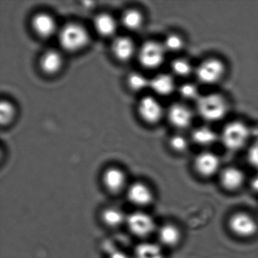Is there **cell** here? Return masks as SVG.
Returning a JSON list of instances; mask_svg holds the SVG:
<instances>
[{
	"instance_id": "31",
	"label": "cell",
	"mask_w": 258,
	"mask_h": 258,
	"mask_svg": "<svg viewBox=\"0 0 258 258\" xmlns=\"http://www.w3.org/2000/svg\"><path fill=\"white\" fill-rule=\"evenodd\" d=\"M108 258H131L126 253L121 251H114L110 253Z\"/></svg>"
},
{
	"instance_id": "32",
	"label": "cell",
	"mask_w": 258,
	"mask_h": 258,
	"mask_svg": "<svg viewBox=\"0 0 258 258\" xmlns=\"http://www.w3.org/2000/svg\"><path fill=\"white\" fill-rule=\"evenodd\" d=\"M250 186L253 191L258 192V175L255 176L250 181Z\"/></svg>"
},
{
	"instance_id": "22",
	"label": "cell",
	"mask_w": 258,
	"mask_h": 258,
	"mask_svg": "<svg viewBox=\"0 0 258 258\" xmlns=\"http://www.w3.org/2000/svg\"><path fill=\"white\" fill-rule=\"evenodd\" d=\"M135 258H164L161 247L155 243L144 242L135 250Z\"/></svg>"
},
{
	"instance_id": "5",
	"label": "cell",
	"mask_w": 258,
	"mask_h": 258,
	"mask_svg": "<svg viewBox=\"0 0 258 258\" xmlns=\"http://www.w3.org/2000/svg\"><path fill=\"white\" fill-rule=\"evenodd\" d=\"M166 49L164 45L155 41L145 43L139 54L140 63L147 69L159 67L165 57Z\"/></svg>"
},
{
	"instance_id": "2",
	"label": "cell",
	"mask_w": 258,
	"mask_h": 258,
	"mask_svg": "<svg viewBox=\"0 0 258 258\" xmlns=\"http://www.w3.org/2000/svg\"><path fill=\"white\" fill-rule=\"evenodd\" d=\"M88 40L87 31L78 24H68L60 31V45L69 52L82 49L87 44Z\"/></svg>"
},
{
	"instance_id": "16",
	"label": "cell",
	"mask_w": 258,
	"mask_h": 258,
	"mask_svg": "<svg viewBox=\"0 0 258 258\" xmlns=\"http://www.w3.org/2000/svg\"><path fill=\"white\" fill-rule=\"evenodd\" d=\"M158 236L160 242L164 246L174 247L180 241L181 232L176 226L167 223L159 228Z\"/></svg>"
},
{
	"instance_id": "21",
	"label": "cell",
	"mask_w": 258,
	"mask_h": 258,
	"mask_svg": "<svg viewBox=\"0 0 258 258\" xmlns=\"http://www.w3.org/2000/svg\"><path fill=\"white\" fill-rule=\"evenodd\" d=\"M102 220L105 226L117 228L126 221V217L124 213L119 208H108L102 213Z\"/></svg>"
},
{
	"instance_id": "23",
	"label": "cell",
	"mask_w": 258,
	"mask_h": 258,
	"mask_svg": "<svg viewBox=\"0 0 258 258\" xmlns=\"http://www.w3.org/2000/svg\"><path fill=\"white\" fill-rule=\"evenodd\" d=\"M123 26L131 31L139 29L143 23V16L136 10H128L122 16Z\"/></svg>"
},
{
	"instance_id": "15",
	"label": "cell",
	"mask_w": 258,
	"mask_h": 258,
	"mask_svg": "<svg viewBox=\"0 0 258 258\" xmlns=\"http://www.w3.org/2000/svg\"><path fill=\"white\" fill-rule=\"evenodd\" d=\"M135 50L134 43L126 37H119L112 43V51L114 56L120 61H127L133 56Z\"/></svg>"
},
{
	"instance_id": "7",
	"label": "cell",
	"mask_w": 258,
	"mask_h": 258,
	"mask_svg": "<svg viewBox=\"0 0 258 258\" xmlns=\"http://www.w3.org/2000/svg\"><path fill=\"white\" fill-rule=\"evenodd\" d=\"M229 226L235 235L243 238L251 237L257 232V223L245 213H237L229 219Z\"/></svg>"
},
{
	"instance_id": "26",
	"label": "cell",
	"mask_w": 258,
	"mask_h": 258,
	"mask_svg": "<svg viewBox=\"0 0 258 258\" xmlns=\"http://www.w3.org/2000/svg\"><path fill=\"white\" fill-rule=\"evenodd\" d=\"M179 93L182 99H186V100L196 101L200 97L199 96V89L191 83H185L182 84L179 88Z\"/></svg>"
},
{
	"instance_id": "30",
	"label": "cell",
	"mask_w": 258,
	"mask_h": 258,
	"mask_svg": "<svg viewBox=\"0 0 258 258\" xmlns=\"http://www.w3.org/2000/svg\"><path fill=\"white\" fill-rule=\"evenodd\" d=\"M247 160L250 165L258 170V142L253 143L249 149Z\"/></svg>"
},
{
	"instance_id": "1",
	"label": "cell",
	"mask_w": 258,
	"mask_h": 258,
	"mask_svg": "<svg viewBox=\"0 0 258 258\" xmlns=\"http://www.w3.org/2000/svg\"><path fill=\"white\" fill-rule=\"evenodd\" d=\"M199 115L209 122L223 119L227 111V104L223 96L218 94H208L200 96L196 103Z\"/></svg>"
},
{
	"instance_id": "14",
	"label": "cell",
	"mask_w": 258,
	"mask_h": 258,
	"mask_svg": "<svg viewBox=\"0 0 258 258\" xmlns=\"http://www.w3.org/2000/svg\"><path fill=\"white\" fill-rule=\"evenodd\" d=\"M33 28L41 37L47 38L53 35L56 30V24L54 19L47 14H39L33 19Z\"/></svg>"
},
{
	"instance_id": "28",
	"label": "cell",
	"mask_w": 258,
	"mask_h": 258,
	"mask_svg": "<svg viewBox=\"0 0 258 258\" xmlns=\"http://www.w3.org/2000/svg\"><path fill=\"white\" fill-rule=\"evenodd\" d=\"M15 109L10 102L3 101L0 104V121L2 124H7L14 117Z\"/></svg>"
},
{
	"instance_id": "11",
	"label": "cell",
	"mask_w": 258,
	"mask_h": 258,
	"mask_svg": "<svg viewBox=\"0 0 258 258\" xmlns=\"http://www.w3.org/2000/svg\"><path fill=\"white\" fill-rule=\"evenodd\" d=\"M170 123L178 129H185L192 123L193 114L191 110L182 104H174L167 112Z\"/></svg>"
},
{
	"instance_id": "27",
	"label": "cell",
	"mask_w": 258,
	"mask_h": 258,
	"mask_svg": "<svg viewBox=\"0 0 258 258\" xmlns=\"http://www.w3.org/2000/svg\"><path fill=\"white\" fill-rule=\"evenodd\" d=\"M166 51L170 52H178L181 50L184 46L183 39L177 34H170L166 37L164 43H163Z\"/></svg>"
},
{
	"instance_id": "25",
	"label": "cell",
	"mask_w": 258,
	"mask_h": 258,
	"mask_svg": "<svg viewBox=\"0 0 258 258\" xmlns=\"http://www.w3.org/2000/svg\"><path fill=\"white\" fill-rule=\"evenodd\" d=\"M128 84L132 90L139 91L150 86V81L140 73H133L128 78Z\"/></svg>"
},
{
	"instance_id": "17",
	"label": "cell",
	"mask_w": 258,
	"mask_h": 258,
	"mask_svg": "<svg viewBox=\"0 0 258 258\" xmlns=\"http://www.w3.org/2000/svg\"><path fill=\"white\" fill-rule=\"evenodd\" d=\"M151 88L161 96H168L175 89V82L173 78L166 74H161L150 81Z\"/></svg>"
},
{
	"instance_id": "24",
	"label": "cell",
	"mask_w": 258,
	"mask_h": 258,
	"mask_svg": "<svg viewBox=\"0 0 258 258\" xmlns=\"http://www.w3.org/2000/svg\"><path fill=\"white\" fill-rule=\"evenodd\" d=\"M171 69L176 76L185 78L191 75L192 72V66L185 58H176L171 63Z\"/></svg>"
},
{
	"instance_id": "4",
	"label": "cell",
	"mask_w": 258,
	"mask_h": 258,
	"mask_svg": "<svg viewBox=\"0 0 258 258\" xmlns=\"http://www.w3.org/2000/svg\"><path fill=\"white\" fill-rule=\"evenodd\" d=\"M224 73V64L217 58L205 60L199 64L196 70L197 79L205 85L217 84L223 78Z\"/></svg>"
},
{
	"instance_id": "20",
	"label": "cell",
	"mask_w": 258,
	"mask_h": 258,
	"mask_svg": "<svg viewBox=\"0 0 258 258\" xmlns=\"http://www.w3.org/2000/svg\"><path fill=\"white\" fill-rule=\"evenodd\" d=\"M191 140L199 146H211L217 140V134L208 126H199L191 134Z\"/></svg>"
},
{
	"instance_id": "13",
	"label": "cell",
	"mask_w": 258,
	"mask_h": 258,
	"mask_svg": "<svg viewBox=\"0 0 258 258\" xmlns=\"http://www.w3.org/2000/svg\"><path fill=\"white\" fill-rule=\"evenodd\" d=\"M244 173L236 167H227L222 172L220 182L223 188L229 191L238 189L244 182Z\"/></svg>"
},
{
	"instance_id": "12",
	"label": "cell",
	"mask_w": 258,
	"mask_h": 258,
	"mask_svg": "<svg viewBox=\"0 0 258 258\" xmlns=\"http://www.w3.org/2000/svg\"><path fill=\"white\" fill-rule=\"evenodd\" d=\"M126 176L120 169L110 167L104 172L102 182L104 186L111 193H118L124 188Z\"/></svg>"
},
{
	"instance_id": "9",
	"label": "cell",
	"mask_w": 258,
	"mask_h": 258,
	"mask_svg": "<svg viewBox=\"0 0 258 258\" xmlns=\"http://www.w3.org/2000/svg\"><path fill=\"white\" fill-rule=\"evenodd\" d=\"M139 113L148 123L158 122L163 115V108L160 102L152 96H146L139 102Z\"/></svg>"
},
{
	"instance_id": "10",
	"label": "cell",
	"mask_w": 258,
	"mask_h": 258,
	"mask_svg": "<svg viewBox=\"0 0 258 258\" xmlns=\"http://www.w3.org/2000/svg\"><path fill=\"white\" fill-rule=\"evenodd\" d=\"M219 157L212 152H202L195 160V168L201 176L210 177L217 173L220 167Z\"/></svg>"
},
{
	"instance_id": "18",
	"label": "cell",
	"mask_w": 258,
	"mask_h": 258,
	"mask_svg": "<svg viewBox=\"0 0 258 258\" xmlns=\"http://www.w3.org/2000/svg\"><path fill=\"white\" fill-rule=\"evenodd\" d=\"M62 66L61 55L56 51L49 50L43 54L40 60V67L46 74L53 75L56 73Z\"/></svg>"
},
{
	"instance_id": "3",
	"label": "cell",
	"mask_w": 258,
	"mask_h": 258,
	"mask_svg": "<svg viewBox=\"0 0 258 258\" xmlns=\"http://www.w3.org/2000/svg\"><path fill=\"white\" fill-rule=\"evenodd\" d=\"M249 130L244 123L239 121L231 122L223 128L221 141L223 146L230 151L241 149L248 140Z\"/></svg>"
},
{
	"instance_id": "19",
	"label": "cell",
	"mask_w": 258,
	"mask_h": 258,
	"mask_svg": "<svg viewBox=\"0 0 258 258\" xmlns=\"http://www.w3.org/2000/svg\"><path fill=\"white\" fill-rule=\"evenodd\" d=\"M94 26L96 31L103 37H110L116 31L115 21L108 14H101L95 19Z\"/></svg>"
},
{
	"instance_id": "6",
	"label": "cell",
	"mask_w": 258,
	"mask_h": 258,
	"mask_svg": "<svg viewBox=\"0 0 258 258\" xmlns=\"http://www.w3.org/2000/svg\"><path fill=\"white\" fill-rule=\"evenodd\" d=\"M126 223L131 233L137 237H146L155 229V223L147 213L137 211L126 217Z\"/></svg>"
},
{
	"instance_id": "29",
	"label": "cell",
	"mask_w": 258,
	"mask_h": 258,
	"mask_svg": "<svg viewBox=\"0 0 258 258\" xmlns=\"http://www.w3.org/2000/svg\"><path fill=\"white\" fill-rule=\"evenodd\" d=\"M170 146L175 152H183L188 148V141L182 135H174L170 138Z\"/></svg>"
},
{
	"instance_id": "8",
	"label": "cell",
	"mask_w": 258,
	"mask_h": 258,
	"mask_svg": "<svg viewBox=\"0 0 258 258\" xmlns=\"http://www.w3.org/2000/svg\"><path fill=\"white\" fill-rule=\"evenodd\" d=\"M128 201L138 207H146L154 200V195L149 185L143 182H137L127 188Z\"/></svg>"
}]
</instances>
